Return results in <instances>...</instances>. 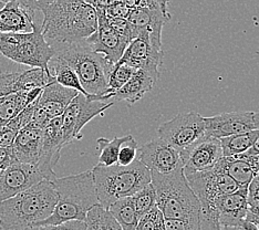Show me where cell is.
<instances>
[{
  "instance_id": "2e32d148",
  "label": "cell",
  "mask_w": 259,
  "mask_h": 230,
  "mask_svg": "<svg viewBox=\"0 0 259 230\" xmlns=\"http://www.w3.org/2000/svg\"><path fill=\"white\" fill-rule=\"evenodd\" d=\"M139 159L151 172L160 174H168L179 167H183L180 152L160 137L141 147Z\"/></svg>"
},
{
  "instance_id": "9a60e30c",
  "label": "cell",
  "mask_w": 259,
  "mask_h": 230,
  "mask_svg": "<svg viewBox=\"0 0 259 230\" xmlns=\"http://www.w3.org/2000/svg\"><path fill=\"white\" fill-rule=\"evenodd\" d=\"M63 147L62 120L61 116H57L51 119L42 129V143L38 163L36 164L46 179L54 180L57 177L54 167L60 158Z\"/></svg>"
},
{
  "instance_id": "277c9868",
  "label": "cell",
  "mask_w": 259,
  "mask_h": 230,
  "mask_svg": "<svg viewBox=\"0 0 259 230\" xmlns=\"http://www.w3.org/2000/svg\"><path fill=\"white\" fill-rule=\"evenodd\" d=\"M58 202L52 214L38 225H57L70 220L85 221L87 214L99 204L92 170L52 180ZM36 225V226H38Z\"/></svg>"
},
{
  "instance_id": "836d02e7",
  "label": "cell",
  "mask_w": 259,
  "mask_h": 230,
  "mask_svg": "<svg viewBox=\"0 0 259 230\" xmlns=\"http://www.w3.org/2000/svg\"><path fill=\"white\" fill-rule=\"evenodd\" d=\"M138 153V143L134 140L131 134H128L127 139L124 141V143L121 145L119 152V157H117V165L121 166H127L132 164L137 159Z\"/></svg>"
},
{
  "instance_id": "e575fe53",
  "label": "cell",
  "mask_w": 259,
  "mask_h": 230,
  "mask_svg": "<svg viewBox=\"0 0 259 230\" xmlns=\"http://www.w3.org/2000/svg\"><path fill=\"white\" fill-rule=\"evenodd\" d=\"M164 220L165 219H164L162 211L158 209L157 206H154L140 218L135 230H155L156 227Z\"/></svg>"
},
{
  "instance_id": "f5cc1de1",
  "label": "cell",
  "mask_w": 259,
  "mask_h": 230,
  "mask_svg": "<svg viewBox=\"0 0 259 230\" xmlns=\"http://www.w3.org/2000/svg\"><path fill=\"white\" fill-rule=\"evenodd\" d=\"M0 2H3L4 4H6V3H8V2H10V0H0Z\"/></svg>"
},
{
  "instance_id": "603a6c76",
  "label": "cell",
  "mask_w": 259,
  "mask_h": 230,
  "mask_svg": "<svg viewBox=\"0 0 259 230\" xmlns=\"http://www.w3.org/2000/svg\"><path fill=\"white\" fill-rule=\"evenodd\" d=\"M161 74L151 73L143 69H137L131 78L120 90L111 94V100L125 101L130 105L140 101L146 93L155 86Z\"/></svg>"
},
{
  "instance_id": "816d5d0a",
  "label": "cell",
  "mask_w": 259,
  "mask_h": 230,
  "mask_svg": "<svg viewBox=\"0 0 259 230\" xmlns=\"http://www.w3.org/2000/svg\"><path fill=\"white\" fill-rule=\"evenodd\" d=\"M4 6H5V4H4L3 2H0V9H2V8L4 7Z\"/></svg>"
},
{
  "instance_id": "8992f818",
  "label": "cell",
  "mask_w": 259,
  "mask_h": 230,
  "mask_svg": "<svg viewBox=\"0 0 259 230\" xmlns=\"http://www.w3.org/2000/svg\"><path fill=\"white\" fill-rule=\"evenodd\" d=\"M91 170L99 204L105 209L117 199L133 196L151 182L150 169L140 159H135L127 166L98 164Z\"/></svg>"
},
{
  "instance_id": "8fae6325",
  "label": "cell",
  "mask_w": 259,
  "mask_h": 230,
  "mask_svg": "<svg viewBox=\"0 0 259 230\" xmlns=\"http://www.w3.org/2000/svg\"><path fill=\"white\" fill-rule=\"evenodd\" d=\"M164 52L162 45L153 42L150 34L140 32L128 43L119 63H124L134 69H143L151 73L160 74L158 68L162 66Z\"/></svg>"
},
{
  "instance_id": "484cf974",
  "label": "cell",
  "mask_w": 259,
  "mask_h": 230,
  "mask_svg": "<svg viewBox=\"0 0 259 230\" xmlns=\"http://www.w3.org/2000/svg\"><path fill=\"white\" fill-rule=\"evenodd\" d=\"M44 87L32 88L30 91H22L9 96L0 97V122L13 119L17 114L40 97Z\"/></svg>"
},
{
  "instance_id": "7bdbcfd3",
  "label": "cell",
  "mask_w": 259,
  "mask_h": 230,
  "mask_svg": "<svg viewBox=\"0 0 259 230\" xmlns=\"http://www.w3.org/2000/svg\"><path fill=\"white\" fill-rule=\"evenodd\" d=\"M245 153H247V154H249V155H259V135L257 136V139L255 140L254 144L251 145L250 149Z\"/></svg>"
},
{
  "instance_id": "8d00e7d4",
  "label": "cell",
  "mask_w": 259,
  "mask_h": 230,
  "mask_svg": "<svg viewBox=\"0 0 259 230\" xmlns=\"http://www.w3.org/2000/svg\"><path fill=\"white\" fill-rule=\"evenodd\" d=\"M17 134H18V131L10 127L6 121L0 122V147L9 149L13 145Z\"/></svg>"
},
{
  "instance_id": "d590c367",
  "label": "cell",
  "mask_w": 259,
  "mask_h": 230,
  "mask_svg": "<svg viewBox=\"0 0 259 230\" xmlns=\"http://www.w3.org/2000/svg\"><path fill=\"white\" fill-rule=\"evenodd\" d=\"M87 222L81 220H70L57 225H38L31 226L26 230H85Z\"/></svg>"
},
{
  "instance_id": "30bf717a",
  "label": "cell",
  "mask_w": 259,
  "mask_h": 230,
  "mask_svg": "<svg viewBox=\"0 0 259 230\" xmlns=\"http://www.w3.org/2000/svg\"><path fill=\"white\" fill-rule=\"evenodd\" d=\"M157 135L175 150L183 151L207 136L204 116L196 111L181 113L162 123L157 128Z\"/></svg>"
},
{
  "instance_id": "db71d44e",
  "label": "cell",
  "mask_w": 259,
  "mask_h": 230,
  "mask_svg": "<svg viewBox=\"0 0 259 230\" xmlns=\"http://www.w3.org/2000/svg\"><path fill=\"white\" fill-rule=\"evenodd\" d=\"M258 228H259V226H258Z\"/></svg>"
},
{
  "instance_id": "f546056e",
  "label": "cell",
  "mask_w": 259,
  "mask_h": 230,
  "mask_svg": "<svg viewBox=\"0 0 259 230\" xmlns=\"http://www.w3.org/2000/svg\"><path fill=\"white\" fill-rule=\"evenodd\" d=\"M85 222L96 230H123L111 212L98 204L88 211Z\"/></svg>"
},
{
  "instance_id": "f35d334b",
  "label": "cell",
  "mask_w": 259,
  "mask_h": 230,
  "mask_svg": "<svg viewBox=\"0 0 259 230\" xmlns=\"http://www.w3.org/2000/svg\"><path fill=\"white\" fill-rule=\"evenodd\" d=\"M18 2L23 8L30 11L31 14H36V11H42L48 6L54 4L56 0H18Z\"/></svg>"
},
{
  "instance_id": "d6a6232c",
  "label": "cell",
  "mask_w": 259,
  "mask_h": 230,
  "mask_svg": "<svg viewBox=\"0 0 259 230\" xmlns=\"http://www.w3.org/2000/svg\"><path fill=\"white\" fill-rule=\"evenodd\" d=\"M135 70L137 69L130 67L127 64L116 62L113 68H112L109 75L107 94L114 93L117 90H120V88L130 80L132 74L135 72Z\"/></svg>"
},
{
  "instance_id": "5b68a950",
  "label": "cell",
  "mask_w": 259,
  "mask_h": 230,
  "mask_svg": "<svg viewBox=\"0 0 259 230\" xmlns=\"http://www.w3.org/2000/svg\"><path fill=\"white\" fill-rule=\"evenodd\" d=\"M151 181L164 219L195 220L202 216V204L188 184L183 167L168 174L151 172Z\"/></svg>"
},
{
  "instance_id": "b9f144b4",
  "label": "cell",
  "mask_w": 259,
  "mask_h": 230,
  "mask_svg": "<svg viewBox=\"0 0 259 230\" xmlns=\"http://www.w3.org/2000/svg\"><path fill=\"white\" fill-rule=\"evenodd\" d=\"M120 0H96L94 8H108L110 6L119 3Z\"/></svg>"
},
{
  "instance_id": "3957f363",
  "label": "cell",
  "mask_w": 259,
  "mask_h": 230,
  "mask_svg": "<svg viewBox=\"0 0 259 230\" xmlns=\"http://www.w3.org/2000/svg\"><path fill=\"white\" fill-rule=\"evenodd\" d=\"M54 57L71 67L78 74L88 97L97 100L108 92L109 75L112 64L101 53L94 51L88 41L70 43H49Z\"/></svg>"
},
{
  "instance_id": "f6af8a7d",
  "label": "cell",
  "mask_w": 259,
  "mask_h": 230,
  "mask_svg": "<svg viewBox=\"0 0 259 230\" xmlns=\"http://www.w3.org/2000/svg\"><path fill=\"white\" fill-rule=\"evenodd\" d=\"M158 3L161 4L163 10L165 11L166 14H169V11H168V3H169V0H158Z\"/></svg>"
},
{
  "instance_id": "1f68e13d",
  "label": "cell",
  "mask_w": 259,
  "mask_h": 230,
  "mask_svg": "<svg viewBox=\"0 0 259 230\" xmlns=\"http://www.w3.org/2000/svg\"><path fill=\"white\" fill-rule=\"evenodd\" d=\"M133 204L137 214L139 216V219L144 214H146L149 210H151L154 206H156V192L155 187L152 184L144 186L142 190H140L138 193H135L133 196Z\"/></svg>"
},
{
  "instance_id": "7a4b0ae2",
  "label": "cell",
  "mask_w": 259,
  "mask_h": 230,
  "mask_svg": "<svg viewBox=\"0 0 259 230\" xmlns=\"http://www.w3.org/2000/svg\"><path fill=\"white\" fill-rule=\"evenodd\" d=\"M58 194L52 180L44 179L0 202V229L26 230L47 219L54 211Z\"/></svg>"
},
{
  "instance_id": "7dc6e473",
  "label": "cell",
  "mask_w": 259,
  "mask_h": 230,
  "mask_svg": "<svg viewBox=\"0 0 259 230\" xmlns=\"http://www.w3.org/2000/svg\"><path fill=\"white\" fill-rule=\"evenodd\" d=\"M164 221H165V220H164ZM164 221L161 222L160 225H158V226L156 227L155 230H166V229H165V225H164Z\"/></svg>"
},
{
  "instance_id": "f907efd6",
  "label": "cell",
  "mask_w": 259,
  "mask_h": 230,
  "mask_svg": "<svg viewBox=\"0 0 259 230\" xmlns=\"http://www.w3.org/2000/svg\"><path fill=\"white\" fill-rule=\"evenodd\" d=\"M85 230H96V229H94V228L91 227V226H88V225H87V229H85Z\"/></svg>"
},
{
  "instance_id": "ffe728a7",
  "label": "cell",
  "mask_w": 259,
  "mask_h": 230,
  "mask_svg": "<svg viewBox=\"0 0 259 230\" xmlns=\"http://www.w3.org/2000/svg\"><path fill=\"white\" fill-rule=\"evenodd\" d=\"M170 19V16L163 13L161 9H150L145 7H135L130 10L126 20L137 31L150 34L153 42L162 45V29L164 23Z\"/></svg>"
},
{
  "instance_id": "d4e9b609",
  "label": "cell",
  "mask_w": 259,
  "mask_h": 230,
  "mask_svg": "<svg viewBox=\"0 0 259 230\" xmlns=\"http://www.w3.org/2000/svg\"><path fill=\"white\" fill-rule=\"evenodd\" d=\"M221 167L237 182L239 187L248 186L257 176L256 169L252 167L248 155L246 153L228 157H223L220 161Z\"/></svg>"
},
{
  "instance_id": "e0dca14e",
  "label": "cell",
  "mask_w": 259,
  "mask_h": 230,
  "mask_svg": "<svg viewBox=\"0 0 259 230\" xmlns=\"http://www.w3.org/2000/svg\"><path fill=\"white\" fill-rule=\"evenodd\" d=\"M255 115L256 112L239 111L204 117L206 134L222 139L229 135L254 131L257 129Z\"/></svg>"
},
{
  "instance_id": "c3c4849f",
  "label": "cell",
  "mask_w": 259,
  "mask_h": 230,
  "mask_svg": "<svg viewBox=\"0 0 259 230\" xmlns=\"http://www.w3.org/2000/svg\"><path fill=\"white\" fill-rule=\"evenodd\" d=\"M256 126H257V129H259V113L258 112H256Z\"/></svg>"
},
{
  "instance_id": "83f0119b",
  "label": "cell",
  "mask_w": 259,
  "mask_h": 230,
  "mask_svg": "<svg viewBox=\"0 0 259 230\" xmlns=\"http://www.w3.org/2000/svg\"><path fill=\"white\" fill-rule=\"evenodd\" d=\"M259 135V129L229 135L220 139L224 157L243 154L248 151Z\"/></svg>"
},
{
  "instance_id": "44dd1931",
  "label": "cell",
  "mask_w": 259,
  "mask_h": 230,
  "mask_svg": "<svg viewBox=\"0 0 259 230\" xmlns=\"http://www.w3.org/2000/svg\"><path fill=\"white\" fill-rule=\"evenodd\" d=\"M79 92L74 88L59 84L56 80L44 86L42 92L37 100V104L42 109L50 119L61 116L70 102L78 96Z\"/></svg>"
},
{
  "instance_id": "4fadbf2b",
  "label": "cell",
  "mask_w": 259,
  "mask_h": 230,
  "mask_svg": "<svg viewBox=\"0 0 259 230\" xmlns=\"http://www.w3.org/2000/svg\"><path fill=\"white\" fill-rule=\"evenodd\" d=\"M44 179H46L45 176L36 164L21 163L14 159L0 176V202L28 190Z\"/></svg>"
},
{
  "instance_id": "60d3db41",
  "label": "cell",
  "mask_w": 259,
  "mask_h": 230,
  "mask_svg": "<svg viewBox=\"0 0 259 230\" xmlns=\"http://www.w3.org/2000/svg\"><path fill=\"white\" fill-rule=\"evenodd\" d=\"M245 220L255 223L256 226H259V204L248 205V210H247Z\"/></svg>"
},
{
  "instance_id": "f1b7e54d",
  "label": "cell",
  "mask_w": 259,
  "mask_h": 230,
  "mask_svg": "<svg viewBox=\"0 0 259 230\" xmlns=\"http://www.w3.org/2000/svg\"><path fill=\"white\" fill-rule=\"evenodd\" d=\"M49 70L51 74L55 76V80L59 84H61L66 87L74 88L79 93L84 94L88 97V93L82 86L81 82L79 80V76L74 72V70L69 67L68 64L64 63L63 61L59 60V59L52 57V59L49 62Z\"/></svg>"
},
{
  "instance_id": "681fc988",
  "label": "cell",
  "mask_w": 259,
  "mask_h": 230,
  "mask_svg": "<svg viewBox=\"0 0 259 230\" xmlns=\"http://www.w3.org/2000/svg\"><path fill=\"white\" fill-rule=\"evenodd\" d=\"M7 166H8V165H2V166H0V176H2V174L4 173V170L7 168Z\"/></svg>"
},
{
  "instance_id": "9c48e42d",
  "label": "cell",
  "mask_w": 259,
  "mask_h": 230,
  "mask_svg": "<svg viewBox=\"0 0 259 230\" xmlns=\"http://www.w3.org/2000/svg\"><path fill=\"white\" fill-rule=\"evenodd\" d=\"M186 179L196 195L202 207L206 211L216 212L214 205L216 200L224 195L237 191L239 185L221 167L220 162L214 168L205 172H198L185 176Z\"/></svg>"
},
{
  "instance_id": "4316f807",
  "label": "cell",
  "mask_w": 259,
  "mask_h": 230,
  "mask_svg": "<svg viewBox=\"0 0 259 230\" xmlns=\"http://www.w3.org/2000/svg\"><path fill=\"white\" fill-rule=\"evenodd\" d=\"M123 230H135L139 222V216L135 210L132 196L117 199L107 208Z\"/></svg>"
},
{
  "instance_id": "ab89813d",
  "label": "cell",
  "mask_w": 259,
  "mask_h": 230,
  "mask_svg": "<svg viewBox=\"0 0 259 230\" xmlns=\"http://www.w3.org/2000/svg\"><path fill=\"white\" fill-rule=\"evenodd\" d=\"M248 205L259 204V176H256L248 185Z\"/></svg>"
},
{
  "instance_id": "5bb4252c",
  "label": "cell",
  "mask_w": 259,
  "mask_h": 230,
  "mask_svg": "<svg viewBox=\"0 0 259 230\" xmlns=\"http://www.w3.org/2000/svg\"><path fill=\"white\" fill-rule=\"evenodd\" d=\"M97 31L85 40L94 51L101 53V55L107 58L112 64H115L123 56V53H124L130 41L124 37H122L121 34L117 33L114 29L109 25L103 8H97Z\"/></svg>"
},
{
  "instance_id": "ba28073f",
  "label": "cell",
  "mask_w": 259,
  "mask_h": 230,
  "mask_svg": "<svg viewBox=\"0 0 259 230\" xmlns=\"http://www.w3.org/2000/svg\"><path fill=\"white\" fill-rule=\"evenodd\" d=\"M113 104L114 102L99 101L79 93L61 115L64 146L72 143L73 141L82 140V128L94 117L103 114Z\"/></svg>"
},
{
  "instance_id": "7c38bea8",
  "label": "cell",
  "mask_w": 259,
  "mask_h": 230,
  "mask_svg": "<svg viewBox=\"0 0 259 230\" xmlns=\"http://www.w3.org/2000/svg\"><path fill=\"white\" fill-rule=\"evenodd\" d=\"M180 156L185 176L214 168L224 157L220 139L209 135L181 151Z\"/></svg>"
},
{
  "instance_id": "cb8c5ba5",
  "label": "cell",
  "mask_w": 259,
  "mask_h": 230,
  "mask_svg": "<svg viewBox=\"0 0 259 230\" xmlns=\"http://www.w3.org/2000/svg\"><path fill=\"white\" fill-rule=\"evenodd\" d=\"M34 25V14L23 8L18 0H10L0 9V32H30Z\"/></svg>"
},
{
  "instance_id": "ac0fdd59",
  "label": "cell",
  "mask_w": 259,
  "mask_h": 230,
  "mask_svg": "<svg viewBox=\"0 0 259 230\" xmlns=\"http://www.w3.org/2000/svg\"><path fill=\"white\" fill-rule=\"evenodd\" d=\"M55 76L41 68H31L22 72H0V97L44 87Z\"/></svg>"
},
{
  "instance_id": "6da1fadb",
  "label": "cell",
  "mask_w": 259,
  "mask_h": 230,
  "mask_svg": "<svg viewBox=\"0 0 259 230\" xmlns=\"http://www.w3.org/2000/svg\"><path fill=\"white\" fill-rule=\"evenodd\" d=\"M42 14L41 28L48 43L76 42L98 29L97 9L83 0H56Z\"/></svg>"
},
{
  "instance_id": "bcb514c9",
  "label": "cell",
  "mask_w": 259,
  "mask_h": 230,
  "mask_svg": "<svg viewBox=\"0 0 259 230\" xmlns=\"http://www.w3.org/2000/svg\"><path fill=\"white\" fill-rule=\"evenodd\" d=\"M222 230H241L239 227H228V226H225V227H222Z\"/></svg>"
},
{
  "instance_id": "7402d4cb",
  "label": "cell",
  "mask_w": 259,
  "mask_h": 230,
  "mask_svg": "<svg viewBox=\"0 0 259 230\" xmlns=\"http://www.w3.org/2000/svg\"><path fill=\"white\" fill-rule=\"evenodd\" d=\"M41 143H42V129L27 125L17 134L13 145L10 146L11 154L18 162L37 164Z\"/></svg>"
},
{
  "instance_id": "ee69618b",
  "label": "cell",
  "mask_w": 259,
  "mask_h": 230,
  "mask_svg": "<svg viewBox=\"0 0 259 230\" xmlns=\"http://www.w3.org/2000/svg\"><path fill=\"white\" fill-rule=\"evenodd\" d=\"M239 228L241 230H259L258 226H256L255 223H252L250 221H247V220H244Z\"/></svg>"
},
{
  "instance_id": "52a82bcc",
  "label": "cell",
  "mask_w": 259,
  "mask_h": 230,
  "mask_svg": "<svg viewBox=\"0 0 259 230\" xmlns=\"http://www.w3.org/2000/svg\"><path fill=\"white\" fill-rule=\"evenodd\" d=\"M0 53L16 63L51 73L49 62L54 51L37 23L30 32H0Z\"/></svg>"
},
{
  "instance_id": "74e56055",
  "label": "cell",
  "mask_w": 259,
  "mask_h": 230,
  "mask_svg": "<svg viewBox=\"0 0 259 230\" xmlns=\"http://www.w3.org/2000/svg\"><path fill=\"white\" fill-rule=\"evenodd\" d=\"M103 9H104V14L107 17L121 18V19H126L128 14H130V10H131V8H128L127 6H125L121 2L112 5L108 8H103Z\"/></svg>"
},
{
  "instance_id": "d6986e66",
  "label": "cell",
  "mask_w": 259,
  "mask_h": 230,
  "mask_svg": "<svg viewBox=\"0 0 259 230\" xmlns=\"http://www.w3.org/2000/svg\"><path fill=\"white\" fill-rule=\"evenodd\" d=\"M247 197L248 186H244L216 200L214 208L219 214V221L222 227H240L248 210Z\"/></svg>"
},
{
  "instance_id": "4dcf8cb0",
  "label": "cell",
  "mask_w": 259,
  "mask_h": 230,
  "mask_svg": "<svg viewBox=\"0 0 259 230\" xmlns=\"http://www.w3.org/2000/svg\"><path fill=\"white\" fill-rule=\"evenodd\" d=\"M127 136L128 135L122 137L115 136L112 140L104 137L98 139V150L100 151L99 164L103 165V166H112V165L117 164V157H119L121 145L124 143Z\"/></svg>"
}]
</instances>
